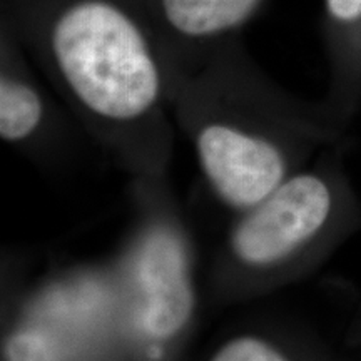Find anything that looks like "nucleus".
<instances>
[{
  "label": "nucleus",
  "instance_id": "obj_1",
  "mask_svg": "<svg viewBox=\"0 0 361 361\" xmlns=\"http://www.w3.org/2000/svg\"><path fill=\"white\" fill-rule=\"evenodd\" d=\"M361 228L340 152H324L233 221L216 255L214 298L236 303L308 278Z\"/></svg>",
  "mask_w": 361,
  "mask_h": 361
},
{
  "label": "nucleus",
  "instance_id": "obj_2",
  "mask_svg": "<svg viewBox=\"0 0 361 361\" xmlns=\"http://www.w3.org/2000/svg\"><path fill=\"white\" fill-rule=\"evenodd\" d=\"M119 291V331L161 356L200 313L191 233L162 179L135 180V219L112 264Z\"/></svg>",
  "mask_w": 361,
  "mask_h": 361
},
{
  "label": "nucleus",
  "instance_id": "obj_3",
  "mask_svg": "<svg viewBox=\"0 0 361 361\" xmlns=\"http://www.w3.org/2000/svg\"><path fill=\"white\" fill-rule=\"evenodd\" d=\"M52 54L72 96L97 119L130 124L159 102L161 74L146 39L111 4L69 8L52 32Z\"/></svg>",
  "mask_w": 361,
  "mask_h": 361
},
{
  "label": "nucleus",
  "instance_id": "obj_4",
  "mask_svg": "<svg viewBox=\"0 0 361 361\" xmlns=\"http://www.w3.org/2000/svg\"><path fill=\"white\" fill-rule=\"evenodd\" d=\"M319 146L281 141L231 121L213 119L194 134V151L207 191L231 214L264 200L310 164Z\"/></svg>",
  "mask_w": 361,
  "mask_h": 361
},
{
  "label": "nucleus",
  "instance_id": "obj_5",
  "mask_svg": "<svg viewBox=\"0 0 361 361\" xmlns=\"http://www.w3.org/2000/svg\"><path fill=\"white\" fill-rule=\"evenodd\" d=\"M258 0H162L166 17L180 34L204 37L233 29L256 7Z\"/></svg>",
  "mask_w": 361,
  "mask_h": 361
},
{
  "label": "nucleus",
  "instance_id": "obj_6",
  "mask_svg": "<svg viewBox=\"0 0 361 361\" xmlns=\"http://www.w3.org/2000/svg\"><path fill=\"white\" fill-rule=\"evenodd\" d=\"M44 102L32 85L12 75L0 82V135L8 144L30 139L42 124Z\"/></svg>",
  "mask_w": 361,
  "mask_h": 361
},
{
  "label": "nucleus",
  "instance_id": "obj_7",
  "mask_svg": "<svg viewBox=\"0 0 361 361\" xmlns=\"http://www.w3.org/2000/svg\"><path fill=\"white\" fill-rule=\"evenodd\" d=\"M209 361H293L273 338L239 333L226 340Z\"/></svg>",
  "mask_w": 361,
  "mask_h": 361
},
{
  "label": "nucleus",
  "instance_id": "obj_8",
  "mask_svg": "<svg viewBox=\"0 0 361 361\" xmlns=\"http://www.w3.org/2000/svg\"><path fill=\"white\" fill-rule=\"evenodd\" d=\"M328 16L338 24H358L361 22V0H326Z\"/></svg>",
  "mask_w": 361,
  "mask_h": 361
}]
</instances>
